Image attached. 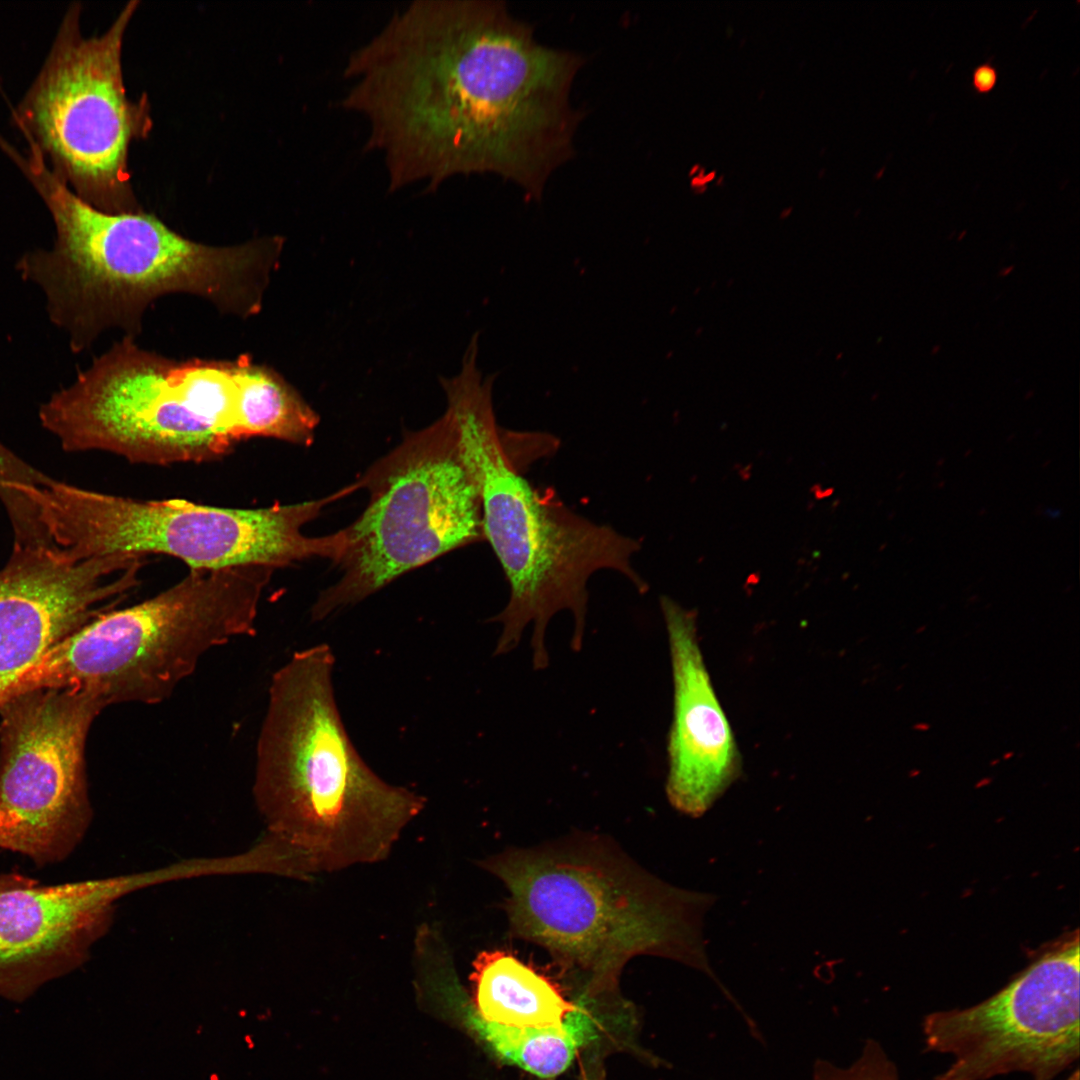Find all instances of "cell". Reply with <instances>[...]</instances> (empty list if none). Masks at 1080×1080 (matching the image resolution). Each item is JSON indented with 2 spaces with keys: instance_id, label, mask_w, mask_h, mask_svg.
I'll use <instances>...</instances> for the list:
<instances>
[{
  "instance_id": "cell-1",
  "label": "cell",
  "mask_w": 1080,
  "mask_h": 1080,
  "mask_svg": "<svg viewBox=\"0 0 1080 1080\" xmlns=\"http://www.w3.org/2000/svg\"><path fill=\"white\" fill-rule=\"evenodd\" d=\"M583 63L540 44L502 1L416 0L349 55L341 105L368 121L390 191L491 173L540 200L574 152Z\"/></svg>"
},
{
  "instance_id": "cell-2",
  "label": "cell",
  "mask_w": 1080,
  "mask_h": 1080,
  "mask_svg": "<svg viewBox=\"0 0 1080 1080\" xmlns=\"http://www.w3.org/2000/svg\"><path fill=\"white\" fill-rule=\"evenodd\" d=\"M8 155L30 179L55 226L51 248L26 252L16 269L45 297L51 322L81 353L108 330L136 339L157 299L187 294L247 319L263 307L280 264L281 236L213 246L172 230L142 210L112 214L77 196L30 147Z\"/></svg>"
},
{
  "instance_id": "cell-3",
  "label": "cell",
  "mask_w": 1080,
  "mask_h": 1080,
  "mask_svg": "<svg viewBox=\"0 0 1080 1080\" xmlns=\"http://www.w3.org/2000/svg\"><path fill=\"white\" fill-rule=\"evenodd\" d=\"M327 643L296 651L272 676L256 747L253 796L266 832L312 877L385 860L424 796L386 782L351 741Z\"/></svg>"
},
{
  "instance_id": "cell-4",
  "label": "cell",
  "mask_w": 1080,
  "mask_h": 1080,
  "mask_svg": "<svg viewBox=\"0 0 1080 1080\" xmlns=\"http://www.w3.org/2000/svg\"><path fill=\"white\" fill-rule=\"evenodd\" d=\"M289 406L285 378L249 354L174 359L123 336L39 409L68 452L107 451L135 463L207 462L271 437Z\"/></svg>"
},
{
  "instance_id": "cell-5",
  "label": "cell",
  "mask_w": 1080,
  "mask_h": 1080,
  "mask_svg": "<svg viewBox=\"0 0 1080 1080\" xmlns=\"http://www.w3.org/2000/svg\"><path fill=\"white\" fill-rule=\"evenodd\" d=\"M505 886L512 934L544 948L584 975L592 992L613 988L638 955L672 959L704 972L734 998L711 968L703 938L712 894L672 886L613 842L578 834L481 861Z\"/></svg>"
},
{
  "instance_id": "cell-6",
  "label": "cell",
  "mask_w": 1080,
  "mask_h": 1080,
  "mask_svg": "<svg viewBox=\"0 0 1080 1080\" xmlns=\"http://www.w3.org/2000/svg\"><path fill=\"white\" fill-rule=\"evenodd\" d=\"M476 356L466 354L461 372L440 378L451 417L481 496L485 540L491 545L510 587L505 608L490 621L502 631L494 654L514 650L524 629L533 624V666L549 663L546 630L558 612L574 618L571 647H582L588 591L595 572L624 575L640 593L647 584L634 569L632 557L640 542L608 525L570 510L552 491L533 487L512 452L513 433L497 424L492 404L495 375L485 378Z\"/></svg>"
},
{
  "instance_id": "cell-7",
  "label": "cell",
  "mask_w": 1080,
  "mask_h": 1080,
  "mask_svg": "<svg viewBox=\"0 0 1080 1080\" xmlns=\"http://www.w3.org/2000/svg\"><path fill=\"white\" fill-rule=\"evenodd\" d=\"M273 569L199 571L135 605L97 616L13 679L0 701L39 689L89 692L105 706L167 699L210 649L255 633Z\"/></svg>"
},
{
  "instance_id": "cell-8",
  "label": "cell",
  "mask_w": 1080,
  "mask_h": 1080,
  "mask_svg": "<svg viewBox=\"0 0 1080 1080\" xmlns=\"http://www.w3.org/2000/svg\"><path fill=\"white\" fill-rule=\"evenodd\" d=\"M347 495L342 488L296 504L234 509L183 499H133L52 478L28 493L49 539L75 559L162 554L199 571L275 570L317 557L334 562L343 546L341 531L310 537L302 528Z\"/></svg>"
},
{
  "instance_id": "cell-9",
  "label": "cell",
  "mask_w": 1080,
  "mask_h": 1080,
  "mask_svg": "<svg viewBox=\"0 0 1080 1080\" xmlns=\"http://www.w3.org/2000/svg\"><path fill=\"white\" fill-rule=\"evenodd\" d=\"M355 483L369 500L342 529L344 546L333 563L341 575L319 593L311 609L314 622L446 553L485 540L479 486L446 412L406 433Z\"/></svg>"
},
{
  "instance_id": "cell-10",
  "label": "cell",
  "mask_w": 1080,
  "mask_h": 1080,
  "mask_svg": "<svg viewBox=\"0 0 1080 1080\" xmlns=\"http://www.w3.org/2000/svg\"><path fill=\"white\" fill-rule=\"evenodd\" d=\"M139 2L126 4L100 36L81 33V6L72 4L48 57L13 113L29 145L49 169L91 206L136 212L128 151L151 128L146 98L126 94L121 52Z\"/></svg>"
},
{
  "instance_id": "cell-11",
  "label": "cell",
  "mask_w": 1080,
  "mask_h": 1080,
  "mask_svg": "<svg viewBox=\"0 0 1080 1080\" xmlns=\"http://www.w3.org/2000/svg\"><path fill=\"white\" fill-rule=\"evenodd\" d=\"M95 695L39 689L0 702V849L44 867L66 860L92 821L85 770Z\"/></svg>"
},
{
  "instance_id": "cell-12",
  "label": "cell",
  "mask_w": 1080,
  "mask_h": 1080,
  "mask_svg": "<svg viewBox=\"0 0 1080 1080\" xmlns=\"http://www.w3.org/2000/svg\"><path fill=\"white\" fill-rule=\"evenodd\" d=\"M1079 970L1076 937L984 1001L926 1015V1049L952 1058L935 1080H1056L1071 1069L1080 1052Z\"/></svg>"
},
{
  "instance_id": "cell-13",
  "label": "cell",
  "mask_w": 1080,
  "mask_h": 1080,
  "mask_svg": "<svg viewBox=\"0 0 1080 1080\" xmlns=\"http://www.w3.org/2000/svg\"><path fill=\"white\" fill-rule=\"evenodd\" d=\"M144 558L78 560L54 543L13 547L0 569V694L49 649L139 585Z\"/></svg>"
},
{
  "instance_id": "cell-14",
  "label": "cell",
  "mask_w": 1080,
  "mask_h": 1080,
  "mask_svg": "<svg viewBox=\"0 0 1080 1080\" xmlns=\"http://www.w3.org/2000/svg\"><path fill=\"white\" fill-rule=\"evenodd\" d=\"M170 864L150 871L0 892V996L20 1002L83 966L109 931L116 903L154 885L178 881Z\"/></svg>"
},
{
  "instance_id": "cell-15",
  "label": "cell",
  "mask_w": 1080,
  "mask_h": 1080,
  "mask_svg": "<svg viewBox=\"0 0 1080 1080\" xmlns=\"http://www.w3.org/2000/svg\"><path fill=\"white\" fill-rule=\"evenodd\" d=\"M663 612L674 683L666 794L679 812L700 817L737 779V746L697 641L695 615L667 596Z\"/></svg>"
},
{
  "instance_id": "cell-16",
  "label": "cell",
  "mask_w": 1080,
  "mask_h": 1080,
  "mask_svg": "<svg viewBox=\"0 0 1080 1080\" xmlns=\"http://www.w3.org/2000/svg\"><path fill=\"white\" fill-rule=\"evenodd\" d=\"M473 967L472 1009L485 1021L513 1027L558 1026L572 1008L551 981L511 954L481 952Z\"/></svg>"
},
{
  "instance_id": "cell-17",
  "label": "cell",
  "mask_w": 1080,
  "mask_h": 1080,
  "mask_svg": "<svg viewBox=\"0 0 1080 1080\" xmlns=\"http://www.w3.org/2000/svg\"><path fill=\"white\" fill-rule=\"evenodd\" d=\"M468 1022L504 1061L541 1078L563 1073L577 1051L596 1035L591 1014L582 1004L572 1006L562 1023L549 1027H513L491 1023L472 1009Z\"/></svg>"
},
{
  "instance_id": "cell-18",
  "label": "cell",
  "mask_w": 1080,
  "mask_h": 1080,
  "mask_svg": "<svg viewBox=\"0 0 1080 1080\" xmlns=\"http://www.w3.org/2000/svg\"><path fill=\"white\" fill-rule=\"evenodd\" d=\"M813 1080H900L894 1061L882 1045L865 1041L858 1058L848 1067H839L826 1060L814 1064Z\"/></svg>"
},
{
  "instance_id": "cell-19",
  "label": "cell",
  "mask_w": 1080,
  "mask_h": 1080,
  "mask_svg": "<svg viewBox=\"0 0 1080 1080\" xmlns=\"http://www.w3.org/2000/svg\"><path fill=\"white\" fill-rule=\"evenodd\" d=\"M998 73L990 63L978 65L972 73V85L980 94L991 92L997 84Z\"/></svg>"
},
{
  "instance_id": "cell-20",
  "label": "cell",
  "mask_w": 1080,
  "mask_h": 1080,
  "mask_svg": "<svg viewBox=\"0 0 1080 1080\" xmlns=\"http://www.w3.org/2000/svg\"><path fill=\"white\" fill-rule=\"evenodd\" d=\"M930 728H931V725L929 723L923 722V721L916 722L912 726V729L915 730V731H918V732H927V731L930 730Z\"/></svg>"
},
{
  "instance_id": "cell-21",
  "label": "cell",
  "mask_w": 1080,
  "mask_h": 1080,
  "mask_svg": "<svg viewBox=\"0 0 1080 1080\" xmlns=\"http://www.w3.org/2000/svg\"><path fill=\"white\" fill-rule=\"evenodd\" d=\"M1014 755H1015L1014 751H1006V752L1003 753L1002 759L1003 760H1010V759H1012L1014 757Z\"/></svg>"
},
{
  "instance_id": "cell-22",
  "label": "cell",
  "mask_w": 1080,
  "mask_h": 1080,
  "mask_svg": "<svg viewBox=\"0 0 1080 1080\" xmlns=\"http://www.w3.org/2000/svg\"><path fill=\"white\" fill-rule=\"evenodd\" d=\"M925 630H926V625H922V626H919V627H918V628L916 629L915 633H916V634H921V633H923V632H924Z\"/></svg>"
},
{
  "instance_id": "cell-23",
  "label": "cell",
  "mask_w": 1080,
  "mask_h": 1080,
  "mask_svg": "<svg viewBox=\"0 0 1080 1080\" xmlns=\"http://www.w3.org/2000/svg\"><path fill=\"white\" fill-rule=\"evenodd\" d=\"M1000 763V758H994L990 761L991 766H995Z\"/></svg>"
},
{
  "instance_id": "cell-24",
  "label": "cell",
  "mask_w": 1080,
  "mask_h": 1080,
  "mask_svg": "<svg viewBox=\"0 0 1080 1080\" xmlns=\"http://www.w3.org/2000/svg\"><path fill=\"white\" fill-rule=\"evenodd\" d=\"M919 773H920V771H919L918 769H912V770H911V771L909 772V775H910V776H912V775H917V774H919Z\"/></svg>"
},
{
  "instance_id": "cell-25",
  "label": "cell",
  "mask_w": 1080,
  "mask_h": 1080,
  "mask_svg": "<svg viewBox=\"0 0 1080 1080\" xmlns=\"http://www.w3.org/2000/svg\"><path fill=\"white\" fill-rule=\"evenodd\" d=\"M903 687H904V684H903V683H901V684L897 685V686H896V688H895L896 692H899V691H901V690L903 689Z\"/></svg>"
},
{
  "instance_id": "cell-26",
  "label": "cell",
  "mask_w": 1080,
  "mask_h": 1080,
  "mask_svg": "<svg viewBox=\"0 0 1080 1080\" xmlns=\"http://www.w3.org/2000/svg\"><path fill=\"white\" fill-rule=\"evenodd\" d=\"M906 667H907V664H905V665H902V666H901V669H904V668H906Z\"/></svg>"
}]
</instances>
